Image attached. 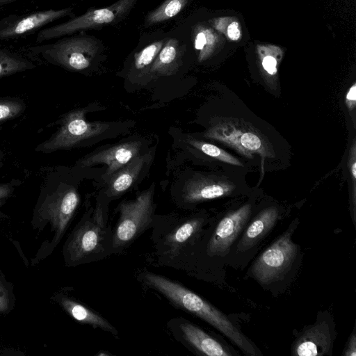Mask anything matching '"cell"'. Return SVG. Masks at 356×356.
<instances>
[{"mask_svg": "<svg viewBox=\"0 0 356 356\" xmlns=\"http://www.w3.org/2000/svg\"><path fill=\"white\" fill-rule=\"evenodd\" d=\"M137 280L162 295L174 307L195 316L227 337L246 355H261L257 346L222 312L207 300L175 280L144 269Z\"/></svg>", "mask_w": 356, "mask_h": 356, "instance_id": "obj_1", "label": "cell"}, {"mask_svg": "<svg viewBox=\"0 0 356 356\" xmlns=\"http://www.w3.org/2000/svg\"><path fill=\"white\" fill-rule=\"evenodd\" d=\"M207 218L200 214L155 216L151 239L153 261L159 266L188 273L195 250L207 230Z\"/></svg>", "mask_w": 356, "mask_h": 356, "instance_id": "obj_2", "label": "cell"}, {"mask_svg": "<svg viewBox=\"0 0 356 356\" xmlns=\"http://www.w3.org/2000/svg\"><path fill=\"white\" fill-rule=\"evenodd\" d=\"M105 206L97 201L95 207L83 216L69 236L63 249L66 265L76 266L113 254L112 227Z\"/></svg>", "mask_w": 356, "mask_h": 356, "instance_id": "obj_3", "label": "cell"}, {"mask_svg": "<svg viewBox=\"0 0 356 356\" xmlns=\"http://www.w3.org/2000/svg\"><path fill=\"white\" fill-rule=\"evenodd\" d=\"M154 187L140 193L134 200L122 201L118 207L119 218L112 227L113 254H124L144 232L152 227L155 218Z\"/></svg>", "mask_w": 356, "mask_h": 356, "instance_id": "obj_4", "label": "cell"}, {"mask_svg": "<svg viewBox=\"0 0 356 356\" xmlns=\"http://www.w3.org/2000/svg\"><path fill=\"white\" fill-rule=\"evenodd\" d=\"M29 50L67 70L81 71L90 65L98 51V44L93 38L76 36L32 46Z\"/></svg>", "mask_w": 356, "mask_h": 356, "instance_id": "obj_5", "label": "cell"}, {"mask_svg": "<svg viewBox=\"0 0 356 356\" xmlns=\"http://www.w3.org/2000/svg\"><path fill=\"white\" fill-rule=\"evenodd\" d=\"M137 0H118L113 4L98 8L71 19L40 30L35 38L38 44L57 39L75 32L97 29L120 21L131 10Z\"/></svg>", "mask_w": 356, "mask_h": 356, "instance_id": "obj_6", "label": "cell"}, {"mask_svg": "<svg viewBox=\"0 0 356 356\" xmlns=\"http://www.w3.org/2000/svg\"><path fill=\"white\" fill-rule=\"evenodd\" d=\"M298 252L289 229L260 254L252 266L251 273L263 284L277 281L289 270Z\"/></svg>", "mask_w": 356, "mask_h": 356, "instance_id": "obj_7", "label": "cell"}, {"mask_svg": "<svg viewBox=\"0 0 356 356\" xmlns=\"http://www.w3.org/2000/svg\"><path fill=\"white\" fill-rule=\"evenodd\" d=\"M86 112V108H79L68 113L58 131L36 149L51 152L69 149L84 140L101 135L109 128V124L106 122L87 121L85 118Z\"/></svg>", "mask_w": 356, "mask_h": 356, "instance_id": "obj_8", "label": "cell"}, {"mask_svg": "<svg viewBox=\"0 0 356 356\" xmlns=\"http://www.w3.org/2000/svg\"><path fill=\"white\" fill-rule=\"evenodd\" d=\"M204 137L224 143L250 159L256 153L263 157L272 156L264 139L249 126L240 124L238 121H220L211 127Z\"/></svg>", "mask_w": 356, "mask_h": 356, "instance_id": "obj_9", "label": "cell"}, {"mask_svg": "<svg viewBox=\"0 0 356 356\" xmlns=\"http://www.w3.org/2000/svg\"><path fill=\"white\" fill-rule=\"evenodd\" d=\"M336 337L334 323L328 314H318L316 321L296 334L291 354L299 356L332 355Z\"/></svg>", "mask_w": 356, "mask_h": 356, "instance_id": "obj_10", "label": "cell"}, {"mask_svg": "<svg viewBox=\"0 0 356 356\" xmlns=\"http://www.w3.org/2000/svg\"><path fill=\"white\" fill-rule=\"evenodd\" d=\"M167 326L175 339L196 354L207 356H231L223 343L199 326L182 316L170 319Z\"/></svg>", "mask_w": 356, "mask_h": 356, "instance_id": "obj_11", "label": "cell"}, {"mask_svg": "<svg viewBox=\"0 0 356 356\" xmlns=\"http://www.w3.org/2000/svg\"><path fill=\"white\" fill-rule=\"evenodd\" d=\"M72 15V8L43 10L24 15H10L0 19V40L22 37Z\"/></svg>", "mask_w": 356, "mask_h": 356, "instance_id": "obj_12", "label": "cell"}, {"mask_svg": "<svg viewBox=\"0 0 356 356\" xmlns=\"http://www.w3.org/2000/svg\"><path fill=\"white\" fill-rule=\"evenodd\" d=\"M80 202L78 192L74 188H67L54 193L42 209L55 230L56 244L63 236Z\"/></svg>", "mask_w": 356, "mask_h": 356, "instance_id": "obj_13", "label": "cell"}, {"mask_svg": "<svg viewBox=\"0 0 356 356\" xmlns=\"http://www.w3.org/2000/svg\"><path fill=\"white\" fill-rule=\"evenodd\" d=\"M236 185L218 177H195L185 184L180 197L181 204L190 207L195 204L230 195Z\"/></svg>", "mask_w": 356, "mask_h": 356, "instance_id": "obj_14", "label": "cell"}, {"mask_svg": "<svg viewBox=\"0 0 356 356\" xmlns=\"http://www.w3.org/2000/svg\"><path fill=\"white\" fill-rule=\"evenodd\" d=\"M140 141H129L118 144L83 158L78 162L81 167L103 163L107 165L104 177L109 178L118 169L139 155Z\"/></svg>", "mask_w": 356, "mask_h": 356, "instance_id": "obj_15", "label": "cell"}, {"mask_svg": "<svg viewBox=\"0 0 356 356\" xmlns=\"http://www.w3.org/2000/svg\"><path fill=\"white\" fill-rule=\"evenodd\" d=\"M150 159L147 153L134 157L126 165L118 169L109 178L105 191L108 198L117 197L129 189L136 182L145 163Z\"/></svg>", "mask_w": 356, "mask_h": 356, "instance_id": "obj_16", "label": "cell"}, {"mask_svg": "<svg viewBox=\"0 0 356 356\" xmlns=\"http://www.w3.org/2000/svg\"><path fill=\"white\" fill-rule=\"evenodd\" d=\"M60 303L66 312L79 323L88 325L94 329H100L119 338L117 329L104 316L88 306L67 297H62Z\"/></svg>", "mask_w": 356, "mask_h": 356, "instance_id": "obj_17", "label": "cell"}, {"mask_svg": "<svg viewBox=\"0 0 356 356\" xmlns=\"http://www.w3.org/2000/svg\"><path fill=\"white\" fill-rule=\"evenodd\" d=\"M279 212L270 207L259 212L246 227L238 243V250H246L256 245L274 226Z\"/></svg>", "mask_w": 356, "mask_h": 356, "instance_id": "obj_18", "label": "cell"}, {"mask_svg": "<svg viewBox=\"0 0 356 356\" xmlns=\"http://www.w3.org/2000/svg\"><path fill=\"white\" fill-rule=\"evenodd\" d=\"M181 49L178 40L169 38L164 42L157 56L147 69L153 76H170L176 73L181 61Z\"/></svg>", "mask_w": 356, "mask_h": 356, "instance_id": "obj_19", "label": "cell"}, {"mask_svg": "<svg viewBox=\"0 0 356 356\" xmlns=\"http://www.w3.org/2000/svg\"><path fill=\"white\" fill-rule=\"evenodd\" d=\"M34 67V65L21 55L0 49V78Z\"/></svg>", "mask_w": 356, "mask_h": 356, "instance_id": "obj_20", "label": "cell"}, {"mask_svg": "<svg viewBox=\"0 0 356 356\" xmlns=\"http://www.w3.org/2000/svg\"><path fill=\"white\" fill-rule=\"evenodd\" d=\"M188 0H165L150 12L145 18V26L161 23L175 17L186 5Z\"/></svg>", "mask_w": 356, "mask_h": 356, "instance_id": "obj_21", "label": "cell"}, {"mask_svg": "<svg viewBox=\"0 0 356 356\" xmlns=\"http://www.w3.org/2000/svg\"><path fill=\"white\" fill-rule=\"evenodd\" d=\"M187 142L197 149L212 158L231 165L243 166L242 163L236 157L213 144L192 138H188Z\"/></svg>", "mask_w": 356, "mask_h": 356, "instance_id": "obj_22", "label": "cell"}, {"mask_svg": "<svg viewBox=\"0 0 356 356\" xmlns=\"http://www.w3.org/2000/svg\"><path fill=\"white\" fill-rule=\"evenodd\" d=\"M164 43V40L154 42L135 54L134 67L139 71L148 69L153 63Z\"/></svg>", "mask_w": 356, "mask_h": 356, "instance_id": "obj_23", "label": "cell"}, {"mask_svg": "<svg viewBox=\"0 0 356 356\" xmlns=\"http://www.w3.org/2000/svg\"><path fill=\"white\" fill-rule=\"evenodd\" d=\"M348 166L350 175L352 182V193H351V218L355 226L356 214V142H353L350 148V152L348 160Z\"/></svg>", "mask_w": 356, "mask_h": 356, "instance_id": "obj_24", "label": "cell"}, {"mask_svg": "<svg viewBox=\"0 0 356 356\" xmlns=\"http://www.w3.org/2000/svg\"><path fill=\"white\" fill-rule=\"evenodd\" d=\"M23 102L17 100L0 101V120L15 118L24 110Z\"/></svg>", "mask_w": 356, "mask_h": 356, "instance_id": "obj_25", "label": "cell"}, {"mask_svg": "<svg viewBox=\"0 0 356 356\" xmlns=\"http://www.w3.org/2000/svg\"><path fill=\"white\" fill-rule=\"evenodd\" d=\"M213 37L209 30H199L194 38V45L200 51V60L204 59L207 54V47L212 44Z\"/></svg>", "mask_w": 356, "mask_h": 356, "instance_id": "obj_26", "label": "cell"}, {"mask_svg": "<svg viewBox=\"0 0 356 356\" xmlns=\"http://www.w3.org/2000/svg\"><path fill=\"white\" fill-rule=\"evenodd\" d=\"M345 103L350 112L355 110L356 106V83H353L345 96Z\"/></svg>", "mask_w": 356, "mask_h": 356, "instance_id": "obj_27", "label": "cell"}, {"mask_svg": "<svg viewBox=\"0 0 356 356\" xmlns=\"http://www.w3.org/2000/svg\"><path fill=\"white\" fill-rule=\"evenodd\" d=\"M277 60L271 56H265L261 63L263 68L270 75H275L277 73Z\"/></svg>", "mask_w": 356, "mask_h": 356, "instance_id": "obj_28", "label": "cell"}, {"mask_svg": "<svg viewBox=\"0 0 356 356\" xmlns=\"http://www.w3.org/2000/svg\"><path fill=\"white\" fill-rule=\"evenodd\" d=\"M343 356H355L356 355V337L355 330L353 329L352 334L346 343L342 353Z\"/></svg>", "mask_w": 356, "mask_h": 356, "instance_id": "obj_29", "label": "cell"}, {"mask_svg": "<svg viewBox=\"0 0 356 356\" xmlns=\"http://www.w3.org/2000/svg\"><path fill=\"white\" fill-rule=\"evenodd\" d=\"M227 35L232 40H236L240 38L241 32L236 22H232L227 28Z\"/></svg>", "mask_w": 356, "mask_h": 356, "instance_id": "obj_30", "label": "cell"}, {"mask_svg": "<svg viewBox=\"0 0 356 356\" xmlns=\"http://www.w3.org/2000/svg\"><path fill=\"white\" fill-rule=\"evenodd\" d=\"M12 188L8 184L0 185V200L8 197L11 193Z\"/></svg>", "mask_w": 356, "mask_h": 356, "instance_id": "obj_31", "label": "cell"}, {"mask_svg": "<svg viewBox=\"0 0 356 356\" xmlns=\"http://www.w3.org/2000/svg\"><path fill=\"white\" fill-rule=\"evenodd\" d=\"M8 304V300L4 290L0 286V311L4 310Z\"/></svg>", "mask_w": 356, "mask_h": 356, "instance_id": "obj_32", "label": "cell"}, {"mask_svg": "<svg viewBox=\"0 0 356 356\" xmlns=\"http://www.w3.org/2000/svg\"><path fill=\"white\" fill-rule=\"evenodd\" d=\"M24 0H0V8Z\"/></svg>", "mask_w": 356, "mask_h": 356, "instance_id": "obj_33", "label": "cell"}]
</instances>
